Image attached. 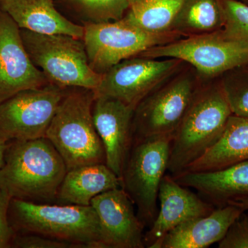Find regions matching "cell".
I'll return each mask as SVG.
<instances>
[{
	"label": "cell",
	"instance_id": "7c38bea8",
	"mask_svg": "<svg viewBox=\"0 0 248 248\" xmlns=\"http://www.w3.org/2000/svg\"><path fill=\"white\" fill-rule=\"evenodd\" d=\"M49 84L29 57L20 29L9 15L0 10V104L21 91Z\"/></svg>",
	"mask_w": 248,
	"mask_h": 248
},
{
	"label": "cell",
	"instance_id": "ba28073f",
	"mask_svg": "<svg viewBox=\"0 0 248 248\" xmlns=\"http://www.w3.org/2000/svg\"><path fill=\"white\" fill-rule=\"evenodd\" d=\"M138 56L179 59L190 65L199 76L214 78L248 64V42L235 40L221 30L189 36L156 46Z\"/></svg>",
	"mask_w": 248,
	"mask_h": 248
},
{
	"label": "cell",
	"instance_id": "836d02e7",
	"mask_svg": "<svg viewBox=\"0 0 248 248\" xmlns=\"http://www.w3.org/2000/svg\"><path fill=\"white\" fill-rule=\"evenodd\" d=\"M247 66L248 67V64L247 65Z\"/></svg>",
	"mask_w": 248,
	"mask_h": 248
},
{
	"label": "cell",
	"instance_id": "f546056e",
	"mask_svg": "<svg viewBox=\"0 0 248 248\" xmlns=\"http://www.w3.org/2000/svg\"><path fill=\"white\" fill-rule=\"evenodd\" d=\"M6 144H7V141L0 139V170L4 165V153L6 151Z\"/></svg>",
	"mask_w": 248,
	"mask_h": 248
},
{
	"label": "cell",
	"instance_id": "cb8c5ba5",
	"mask_svg": "<svg viewBox=\"0 0 248 248\" xmlns=\"http://www.w3.org/2000/svg\"><path fill=\"white\" fill-rule=\"evenodd\" d=\"M223 27L221 30L228 37L248 42V5L239 0H218Z\"/></svg>",
	"mask_w": 248,
	"mask_h": 248
},
{
	"label": "cell",
	"instance_id": "7a4b0ae2",
	"mask_svg": "<svg viewBox=\"0 0 248 248\" xmlns=\"http://www.w3.org/2000/svg\"><path fill=\"white\" fill-rule=\"evenodd\" d=\"M232 115L220 81L201 84L174 133L168 170L175 176L213 146Z\"/></svg>",
	"mask_w": 248,
	"mask_h": 248
},
{
	"label": "cell",
	"instance_id": "e0dca14e",
	"mask_svg": "<svg viewBox=\"0 0 248 248\" xmlns=\"http://www.w3.org/2000/svg\"><path fill=\"white\" fill-rule=\"evenodd\" d=\"M0 10L9 15L19 29L81 40L84 37V27L62 16L53 0H0Z\"/></svg>",
	"mask_w": 248,
	"mask_h": 248
},
{
	"label": "cell",
	"instance_id": "9a60e30c",
	"mask_svg": "<svg viewBox=\"0 0 248 248\" xmlns=\"http://www.w3.org/2000/svg\"><path fill=\"white\" fill-rule=\"evenodd\" d=\"M158 199L159 211L143 238L145 247L148 248H160L165 236L173 229L215 210L213 203L205 202L179 184L170 174H165L163 178Z\"/></svg>",
	"mask_w": 248,
	"mask_h": 248
},
{
	"label": "cell",
	"instance_id": "2e32d148",
	"mask_svg": "<svg viewBox=\"0 0 248 248\" xmlns=\"http://www.w3.org/2000/svg\"><path fill=\"white\" fill-rule=\"evenodd\" d=\"M242 209L226 204L205 216L182 223L170 232L160 248H205L218 243L231 225L244 213Z\"/></svg>",
	"mask_w": 248,
	"mask_h": 248
},
{
	"label": "cell",
	"instance_id": "6da1fadb",
	"mask_svg": "<svg viewBox=\"0 0 248 248\" xmlns=\"http://www.w3.org/2000/svg\"><path fill=\"white\" fill-rule=\"evenodd\" d=\"M67 170L64 161L48 139L7 141L0 170V190L12 199L57 202Z\"/></svg>",
	"mask_w": 248,
	"mask_h": 248
},
{
	"label": "cell",
	"instance_id": "ac0fdd59",
	"mask_svg": "<svg viewBox=\"0 0 248 248\" xmlns=\"http://www.w3.org/2000/svg\"><path fill=\"white\" fill-rule=\"evenodd\" d=\"M172 177L181 185L195 189L218 206L248 197V160L217 170L183 172Z\"/></svg>",
	"mask_w": 248,
	"mask_h": 248
},
{
	"label": "cell",
	"instance_id": "83f0119b",
	"mask_svg": "<svg viewBox=\"0 0 248 248\" xmlns=\"http://www.w3.org/2000/svg\"><path fill=\"white\" fill-rule=\"evenodd\" d=\"M12 197L5 190H0V248H12L16 232L10 223L9 210Z\"/></svg>",
	"mask_w": 248,
	"mask_h": 248
},
{
	"label": "cell",
	"instance_id": "d6986e66",
	"mask_svg": "<svg viewBox=\"0 0 248 248\" xmlns=\"http://www.w3.org/2000/svg\"><path fill=\"white\" fill-rule=\"evenodd\" d=\"M122 187V180L106 164L85 165L68 170L59 188V204L91 205L103 192Z\"/></svg>",
	"mask_w": 248,
	"mask_h": 248
},
{
	"label": "cell",
	"instance_id": "30bf717a",
	"mask_svg": "<svg viewBox=\"0 0 248 248\" xmlns=\"http://www.w3.org/2000/svg\"><path fill=\"white\" fill-rule=\"evenodd\" d=\"M138 57L124 60L104 73L99 86L93 91L94 97L112 98L135 110L145 97L186 63L179 59Z\"/></svg>",
	"mask_w": 248,
	"mask_h": 248
},
{
	"label": "cell",
	"instance_id": "ffe728a7",
	"mask_svg": "<svg viewBox=\"0 0 248 248\" xmlns=\"http://www.w3.org/2000/svg\"><path fill=\"white\" fill-rule=\"evenodd\" d=\"M248 160V118L232 115L216 143L184 172L217 170Z\"/></svg>",
	"mask_w": 248,
	"mask_h": 248
},
{
	"label": "cell",
	"instance_id": "1f68e13d",
	"mask_svg": "<svg viewBox=\"0 0 248 248\" xmlns=\"http://www.w3.org/2000/svg\"><path fill=\"white\" fill-rule=\"evenodd\" d=\"M240 1H242V2L245 3V4L248 5V0H239Z\"/></svg>",
	"mask_w": 248,
	"mask_h": 248
},
{
	"label": "cell",
	"instance_id": "8992f818",
	"mask_svg": "<svg viewBox=\"0 0 248 248\" xmlns=\"http://www.w3.org/2000/svg\"><path fill=\"white\" fill-rule=\"evenodd\" d=\"M199 77L193 68L183 67L138 104L134 110L133 145L166 135L174 136L200 87Z\"/></svg>",
	"mask_w": 248,
	"mask_h": 248
},
{
	"label": "cell",
	"instance_id": "9c48e42d",
	"mask_svg": "<svg viewBox=\"0 0 248 248\" xmlns=\"http://www.w3.org/2000/svg\"><path fill=\"white\" fill-rule=\"evenodd\" d=\"M173 135L134 143L122 177V188L138 208L145 226H151L158 213L160 185L169 167Z\"/></svg>",
	"mask_w": 248,
	"mask_h": 248
},
{
	"label": "cell",
	"instance_id": "52a82bcc",
	"mask_svg": "<svg viewBox=\"0 0 248 248\" xmlns=\"http://www.w3.org/2000/svg\"><path fill=\"white\" fill-rule=\"evenodd\" d=\"M183 37L174 31L162 33L147 32L123 17L114 22L87 24L82 40L90 66L103 75L124 60Z\"/></svg>",
	"mask_w": 248,
	"mask_h": 248
},
{
	"label": "cell",
	"instance_id": "4316f807",
	"mask_svg": "<svg viewBox=\"0 0 248 248\" xmlns=\"http://www.w3.org/2000/svg\"><path fill=\"white\" fill-rule=\"evenodd\" d=\"M219 248H248V213L241 216L231 225L223 239L218 242Z\"/></svg>",
	"mask_w": 248,
	"mask_h": 248
},
{
	"label": "cell",
	"instance_id": "44dd1931",
	"mask_svg": "<svg viewBox=\"0 0 248 248\" xmlns=\"http://www.w3.org/2000/svg\"><path fill=\"white\" fill-rule=\"evenodd\" d=\"M223 17L218 0H186L172 31L184 37L210 33L221 30Z\"/></svg>",
	"mask_w": 248,
	"mask_h": 248
},
{
	"label": "cell",
	"instance_id": "7402d4cb",
	"mask_svg": "<svg viewBox=\"0 0 248 248\" xmlns=\"http://www.w3.org/2000/svg\"><path fill=\"white\" fill-rule=\"evenodd\" d=\"M186 0H142L129 8L124 18L142 30L153 33L172 31Z\"/></svg>",
	"mask_w": 248,
	"mask_h": 248
},
{
	"label": "cell",
	"instance_id": "8fae6325",
	"mask_svg": "<svg viewBox=\"0 0 248 248\" xmlns=\"http://www.w3.org/2000/svg\"><path fill=\"white\" fill-rule=\"evenodd\" d=\"M66 88L49 84L17 93L0 104V139L30 140L45 138Z\"/></svg>",
	"mask_w": 248,
	"mask_h": 248
},
{
	"label": "cell",
	"instance_id": "f1b7e54d",
	"mask_svg": "<svg viewBox=\"0 0 248 248\" xmlns=\"http://www.w3.org/2000/svg\"><path fill=\"white\" fill-rule=\"evenodd\" d=\"M227 204L236 205V206L244 210V211H248V197L236 199V200L231 201Z\"/></svg>",
	"mask_w": 248,
	"mask_h": 248
},
{
	"label": "cell",
	"instance_id": "d4e9b609",
	"mask_svg": "<svg viewBox=\"0 0 248 248\" xmlns=\"http://www.w3.org/2000/svg\"><path fill=\"white\" fill-rule=\"evenodd\" d=\"M80 5L97 22L120 20L130 8L128 0H72Z\"/></svg>",
	"mask_w": 248,
	"mask_h": 248
},
{
	"label": "cell",
	"instance_id": "603a6c76",
	"mask_svg": "<svg viewBox=\"0 0 248 248\" xmlns=\"http://www.w3.org/2000/svg\"><path fill=\"white\" fill-rule=\"evenodd\" d=\"M220 77L232 115L248 118V67H237Z\"/></svg>",
	"mask_w": 248,
	"mask_h": 248
},
{
	"label": "cell",
	"instance_id": "277c9868",
	"mask_svg": "<svg viewBox=\"0 0 248 248\" xmlns=\"http://www.w3.org/2000/svg\"><path fill=\"white\" fill-rule=\"evenodd\" d=\"M94 98L92 90L67 91L46 133L68 170L85 165L106 164L104 146L93 120Z\"/></svg>",
	"mask_w": 248,
	"mask_h": 248
},
{
	"label": "cell",
	"instance_id": "4dcf8cb0",
	"mask_svg": "<svg viewBox=\"0 0 248 248\" xmlns=\"http://www.w3.org/2000/svg\"><path fill=\"white\" fill-rule=\"evenodd\" d=\"M129 4H130V6H133V5L138 4V3L140 2V1H141L142 0H128Z\"/></svg>",
	"mask_w": 248,
	"mask_h": 248
},
{
	"label": "cell",
	"instance_id": "484cf974",
	"mask_svg": "<svg viewBox=\"0 0 248 248\" xmlns=\"http://www.w3.org/2000/svg\"><path fill=\"white\" fill-rule=\"evenodd\" d=\"M12 248H79L78 245L68 241L47 237L42 235L23 233L16 234Z\"/></svg>",
	"mask_w": 248,
	"mask_h": 248
},
{
	"label": "cell",
	"instance_id": "4fadbf2b",
	"mask_svg": "<svg viewBox=\"0 0 248 248\" xmlns=\"http://www.w3.org/2000/svg\"><path fill=\"white\" fill-rule=\"evenodd\" d=\"M134 110L112 98L97 97L93 104V120L104 146L106 164L121 180L133 146Z\"/></svg>",
	"mask_w": 248,
	"mask_h": 248
},
{
	"label": "cell",
	"instance_id": "d6a6232c",
	"mask_svg": "<svg viewBox=\"0 0 248 248\" xmlns=\"http://www.w3.org/2000/svg\"><path fill=\"white\" fill-rule=\"evenodd\" d=\"M246 212H247V213H248V211H246Z\"/></svg>",
	"mask_w": 248,
	"mask_h": 248
},
{
	"label": "cell",
	"instance_id": "5b68a950",
	"mask_svg": "<svg viewBox=\"0 0 248 248\" xmlns=\"http://www.w3.org/2000/svg\"><path fill=\"white\" fill-rule=\"evenodd\" d=\"M20 34L32 63L50 84L66 89H97L102 75L90 66L81 39L37 33L24 29H20Z\"/></svg>",
	"mask_w": 248,
	"mask_h": 248
},
{
	"label": "cell",
	"instance_id": "5bb4252c",
	"mask_svg": "<svg viewBox=\"0 0 248 248\" xmlns=\"http://www.w3.org/2000/svg\"><path fill=\"white\" fill-rule=\"evenodd\" d=\"M91 205L97 214L107 248L145 247L144 225L135 213L133 201L122 187L97 195Z\"/></svg>",
	"mask_w": 248,
	"mask_h": 248
},
{
	"label": "cell",
	"instance_id": "3957f363",
	"mask_svg": "<svg viewBox=\"0 0 248 248\" xmlns=\"http://www.w3.org/2000/svg\"><path fill=\"white\" fill-rule=\"evenodd\" d=\"M9 218L17 234L42 235L83 248H107L97 214L91 205L36 203L12 199Z\"/></svg>",
	"mask_w": 248,
	"mask_h": 248
}]
</instances>
